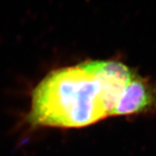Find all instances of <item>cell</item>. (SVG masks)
<instances>
[{
  "label": "cell",
  "instance_id": "7a4b0ae2",
  "mask_svg": "<svg viewBox=\"0 0 156 156\" xmlns=\"http://www.w3.org/2000/svg\"><path fill=\"white\" fill-rule=\"evenodd\" d=\"M156 114V82L134 71L112 116Z\"/></svg>",
  "mask_w": 156,
  "mask_h": 156
},
{
  "label": "cell",
  "instance_id": "6da1fadb",
  "mask_svg": "<svg viewBox=\"0 0 156 156\" xmlns=\"http://www.w3.org/2000/svg\"><path fill=\"white\" fill-rule=\"evenodd\" d=\"M114 108L102 77L86 61L53 70L37 84L27 121L33 127L78 128L112 116Z\"/></svg>",
  "mask_w": 156,
  "mask_h": 156
}]
</instances>
